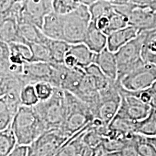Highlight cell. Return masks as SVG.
Instances as JSON below:
<instances>
[{
    "mask_svg": "<svg viewBox=\"0 0 156 156\" xmlns=\"http://www.w3.org/2000/svg\"><path fill=\"white\" fill-rule=\"evenodd\" d=\"M17 145L29 146L47 131L34 106H21L11 126Z\"/></svg>",
    "mask_w": 156,
    "mask_h": 156,
    "instance_id": "cell-1",
    "label": "cell"
},
{
    "mask_svg": "<svg viewBox=\"0 0 156 156\" xmlns=\"http://www.w3.org/2000/svg\"><path fill=\"white\" fill-rule=\"evenodd\" d=\"M65 92V118L60 129L69 137L83 129L95 119L88 105L67 91Z\"/></svg>",
    "mask_w": 156,
    "mask_h": 156,
    "instance_id": "cell-2",
    "label": "cell"
},
{
    "mask_svg": "<svg viewBox=\"0 0 156 156\" xmlns=\"http://www.w3.org/2000/svg\"><path fill=\"white\" fill-rule=\"evenodd\" d=\"M64 16L63 41L69 44H82L84 41L91 15L89 7L80 5L75 10Z\"/></svg>",
    "mask_w": 156,
    "mask_h": 156,
    "instance_id": "cell-3",
    "label": "cell"
},
{
    "mask_svg": "<svg viewBox=\"0 0 156 156\" xmlns=\"http://www.w3.org/2000/svg\"><path fill=\"white\" fill-rule=\"evenodd\" d=\"M34 108L46 129H60L65 118V92L55 87L54 94L49 99L40 101Z\"/></svg>",
    "mask_w": 156,
    "mask_h": 156,
    "instance_id": "cell-4",
    "label": "cell"
},
{
    "mask_svg": "<svg viewBox=\"0 0 156 156\" xmlns=\"http://www.w3.org/2000/svg\"><path fill=\"white\" fill-rule=\"evenodd\" d=\"M142 41L143 35L140 32L137 37L115 53L118 65V77L116 81H119L127 74L145 64L142 58Z\"/></svg>",
    "mask_w": 156,
    "mask_h": 156,
    "instance_id": "cell-5",
    "label": "cell"
},
{
    "mask_svg": "<svg viewBox=\"0 0 156 156\" xmlns=\"http://www.w3.org/2000/svg\"><path fill=\"white\" fill-rule=\"evenodd\" d=\"M100 99L92 110L95 119L98 120L105 126H108L116 116L120 108L122 97L119 83L115 81L106 89L99 92Z\"/></svg>",
    "mask_w": 156,
    "mask_h": 156,
    "instance_id": "cell-6",
    "label": "cell"
},
{
    "mask_svg": "<svg viewBox=\"0 0 156 156\" xmlns=\"http://www.w3.org/2000/svg\"><path fill=\"white\" fill-rule=\"evenodd\" d=\"M116 7L127 18L129 25L140 32L156 28V7L136 5L131 2Z\"/></svg>",
    "mask_w": 156,
    "mask_h": 156,
    "instance_id": "cell-7",
    "label": "cell"
},
{
    "mask_svg": "<svg viewBox=\"0 0 156 156\" xmlns=\"http://www.w3.org/2000/svg\"><path fill=\"white\" fill-rule=\"evenodd\" d=\"M70 138L61 129L47 130L28 146V156H54Z\"/></svg>",
    "mask_w": 156,
    "mask_h": 156,
    "instance_id": "cell-8",
    "label": "cell"
},
{
    "mask_svg": "<svg viewBox=\"0 0 156 156\" xmlns=\"http://www.w3.org/2000/svg\"><path fill=\"white\" fill-rule=\"evenodd\" d=\"M129 91H140L150 88L156 82V67L145 63L116 81Z\"/></svg>",
    "mask_w": 156,
    "mask_h": 156,
    "instance_id": "cell-9",
    "label": "cell"
},
{
    "mask_svg": "<svg viewBox=\"0 0 156 156\" xmlns=\"http://www.w3.org/2000/svg\"><path fill=\"white\" fill-rule=\"evenodd\" d=\"M119 92L122 101L117 115L134 122H139L147 116L152 108L149 105L143 103L129 91L123 88L120 84Z\"/></svg>",
    "mask_w": 156,
    "mask_h": 156,
    "instance_id": "cell-10",
    "label": "cell"
},
{
    "mask_svg": "<svg viewBox=\"0 0 156 156\" xmlns=\"http://www.w3.org/2000/svg\"><path fill=\"white\" fill-rule=\"evenodd\" d=\"M53 12V0H25L19 25L30 23L41 30L45 17Z\"/></svg>",
    "mask_w": 156,
    "mask_h": 156,
    "instance_id": "cell-11",
    "label": "cell"
},
{
    "mask_svg": "<svg viewBox=\"0 0 156 156\" xmlns=\"http://www.w3.org/2000/svg\"><path fill=\"white\" fill-rule=\"evenodd\" d=\"M95 53L83 43L70 46L64 58V64L68 68H80L85 69L94 63Z\"/></svg>",
    "mask_w": 156,
    "mask_h": 156,
    "instance_id": "cell-12",
    "label": "cell"
},
{
    "mask_svg": "<svg viewBox=\"0 0 156 156\" xmlns=\"http://www.w3.org/2000/svg\"><path fill=\"white\" fill-rule=\"evenodd\" d=\"M54 73V66L46 62H30L23 66V77L25 83L35 84L46 82L51 84Z\"/></svg>",
    "mask_w": 156,
    "mask_h": 156,
    "instance_id": "cell-13",
    "label": "cell"
},
{
    "mask_svg": "<svg viewBox=\"0 0 156 156\" xmlns=\"http://www.w3.org/2000/svg\"><path fill=\"white\" fill-rule=\"evenodd\" d=\"M140 31L131 25L114 31L108 36L107 48L109 51L116 53L121 48L131 41L140 34Z\"/></svg>",
    "mask_w": 156,
    "mask_h": 156,
    "instance_id": "cell-14",
    "label": "cell"
},
{
    "mask_svg": "<svg viewBox=\"0 0 156 156\" xmlns=\"http://www.w3.org/2000/svg\"><path fill=\"white\" fill-rule=\"evenodd\" d=\"M101 71L112 80L116 81L118 77V65L115 53L106 48L100 53L95 54L94 63Z\"/></svg>",
    "mask_w": 156,
    "mask_h": 156,
    "instance_id": "cell-15",
    "label": "cell"
},
{
    "mask_svg": "<svg viewBox=\"0 0 156 156\" xmlns=\"http://www.w3.org/2000/svg\"><path fill=\"white\" fill-rule=\"evenodd\" d=\"M63 15L57 14L53 12L45 17L41 30L48 38L63 41Z\"/></svg>",
    "mask_w": 156,
    "mask_h": 156,
    "instance_id": "cell-16",
    "label": "cell"
},
{
    "mask_svg": "<svg viewBox=\"0 0 156 156\" xmlns=\"http://www.w3.org/2000/svg\"><path fill=\"white\" fill-rule=\"evenodd\" d=\"M0 41L7 44H24L20 33L19 24L16 20L11 17L0 19Z\"/></svg>",
    "mask_w": 156,
    "mask_h": 156,
    "instance_id": "cell-17",
    "label": "cell"
},
{
    "mask_svg": "<svg viewBox=\"0 0 156 156\" xmlns=\"http://www.w3.org/2000/svg\"><path fill=\"white\" fill-rule=\"evenodd\" d=\"M107 42L108 36L99 30L93 22L90 23L83 44L93 52L98 54L107 47Z\"/></svg>",
    "mask_w": 156,
    "mask_h": 156,
    "instance_id": "cell-18",
    "label": "cell"
},
{
    "mask_svg": "<svg viewBox=\"0 0 156 156\" xmlns=\"http://www.w3.org/2000/svg\"><path fill=\"white\" fill-rule=\"evenodd\" d=\"M143 35L142 58L145 63L156 67V28L142 31Z\"/></svg>",
    "mask_w": 156,
    "mask_h": 156,
    "instance_id": "cell-19",
    "label": "cell"
},
{
    "mask_svg": "<svg viewBox=\"0 0 156 156\" xmlns=\"http://www.w3.org/2000/svg\"><path fill=\"white\" fill-rule=\"evenodd\" d=\"M92 122L68 140L54 156H79L84 145L83 135L84 132L90 126Z\"/></svg>",
    "mask_w": 156,
    "mask_h": 156,
    "instance_id": "cell-20",
    "label": "cell"
},
{
    "mask_svg": "<svg viewBox=\"0 0 156 156\" xmlns=\"http://www.w3.org/2000/svg\"><path fill=\"white\" fill-rule=\"evenodd\" d=\"M10 57L9 60L12 64L23 66L32 62L33 53L28 45L21 43L9 44Z\"/></svg>",
    "mask_w": 156,
    "mask_h": 156,
    "instance_id": "cell-21",
    "label": "cell"
},
{
    "mask_svg": "<svg viewBox=\"0 0 156 156\" xmlns=\"http://www.w3.org/2000/svg\"><path fill=\"white\" fill-rule=\"evenodd\" d=\"M20 33L25 44H45L48 37L38 27L30 23H23L19 25Z\"/></svg>",
    "mask_w": 156,
    "mask_h": 156,
    "instance_id": "cell-22",
    "label": "cell"
},
{
    "mask_svg": "<svg viewBox=\"0 0 156 156\" xmlns=\"http://www.w3.org/2000/svg\"><path fill=\"white\" fill-rule=\"evenodd\" d=\"M45 44L49 48L51 56V64H64V58L69 51L71 44H69L64 41L54 40L48 38Z\"/></svg>",
    "mask_w": 156,
    "mask_h": 156,
    "instance_id": "cell-23",
    "label": "cell"
},
{
    "mask_svg": "<svg viewBox=\"0 0 156 156\" xmlns=\"http://www.w3.org/2000/svg\"><path fill=\"white\" fill-rule=\"evenodd\" d=\"M136 134L151 137L156 136V109L151 108V112L144 119L136 122Z\"/></svg>",
    "mask_w": 156,
    "mask_h": 156,
    "instance_id": "cell-24",
    "label": "cell"
},
{
    "mask_svg": "<svg viewBox=\"0 0 156 156\" xmlns=\"http://www.w3.org/2000/svg\"><path fill=\"white\" fill-rule=\"evenodd\" d=\"M135 126L136 122L116 114L114 119L109 124L108 129L117 133L129 135V134L136 133Z\"/></svg>",
    "mask_w": 156,
    "mask_h": 156,
    "instance_id": "cell-25",
    "label": "cell"
},
{
    "mask_svg": "<svg viewBox=\"0 0 156 156\" xmlns=\"http://www.w3.org/2000/svg\"><path fill=\"white\" fill-rule=\"evenodd\" d=\"M17 145V138L11 126L0 131V156H8Z\"/></svg>",
    "mask_w": 156,
    "mask_h": 156,
    "instance_id": "cell-26",
    "label": "cell"
},
{
    "mask_svg": "<svg viewBox=\"0 0 156 156\" xmlns=\"http://www.w3.org/2000/svg\"><path fill=\"white\" fill-rule=\"evenodd\" d=\"M134 147L139 156H156V149L145 136L136 134Z\"/></svg>",
    "mask_w": 156,
    "mask_h": 156,
    "instance_id": "cell-27",
    "label": "cell"
},
{
    "mask_svg": "<svg viewBox=\"0 0 156 156\" xmlns=\"http://www.w3.org/2000/svg\"><path fill=\"white\" fill-rule=\"evenodd\" d=\"M33 53V58L31 62H46L52 63L51 56L49 48L46 44H28Z\"/></svg>",
    "mask_w": 156,
    "mask_h": 156,
    "instance_id": "cell-28",
    "label": "cell"
},
{
    "mask_svg": "<svg viewBox=\"0 0 156 156\" xmlns=\"http://www.w3.org/2000/svg\"><path fill=\"white\" fill-rule=\"evenodd\" d=\"M20 101L22 106L34 107L40 102L35 88V85L28 84L23 87L20 92Z\"/></svg>",
    "mask_w": 156,
    "mask_h": 156,
    "instance_id": "cell-29",
    "label": "cell"
},
{
    "mask_svg": "<svg viewBox=\"0 0 156 156\" xmlns=\"http://www.w3.org/2000/svg\"><path fill=\"white\" fill-rule=\"evenodd\" d=\"M114 5L106 2L103 0H98L96 2L89 7L91 21L95 20L103 15H110L114 9Z\"/></svg>",
    "mask_w": 156,
    "mask_h": 156,
    "instance_id": "cell-30",
    "label": "cell"
},
{
    "mask_svg": "<svg viewBox=\"0 0 156 156\" xmlns=\"http://www.w3.org/2000/svg\"><path fill=\"white\" fill-rule=\"evenodd\" d=\"M80 5V0H53L54 12L59 15L72 12Z\"/></svg>",
    "mask_w": 156,
    "mask_h": 156,
    "instance_id": "cell-31",
    "label": "cell"
},
{
    "mask_svg": "<svg viewBox=\"0 0 156 156\" xmlns=\"http://www.w3.org/2000/svg\"><path fill=\"white\" fill-rule=\"evenodd\" d=\"M37 95L40 101H46L52 96L55 90V87L51 85L49 83L46 82H41L35 84Z\"/></svg>",
    "mask_w": 156,
    "mask_h": 156,
    "instance_id": "cell-32",
    "label": "cell"
},
{
    "mask_svg": "<svg viewBox=\"0 0 156 156\" xmlns=\"http://www.w3.org/2000/svg\"><path fill=\"white\" fill-rule=\"evenodd\" d=\"M15 3V0H0V19L5 18L8 15Z\"/></svg>",
    "mask_w": 156,
    "mask_h": 156,
    "instance_id": "cell-33",
    "label": "cell"
},
{
    "mask_svg": "<svg viewBox=\"0 0 156 156\" xmlns=\"http://www.w3.org/2000/svg\"><path fill=\"white\" fill-rule=\"evenodd\" d=\"M105 155L106 156H139L135 149H134V146H129V147H126L121 151L105 154Z\"/></svg>",
    "mask_w": 156,
    "mask_h": 156,
    "instance_id": "cell-34",
    "label": "cell"
},
{
    "mask_svg": "<svg viewBox=\"0 0 156 156\" xmlns=\"http://www.w3.org/2000/svg\"><path fill=\"white\" fill-rule=\"evenodd\" d=\"M28 146L17 145L8 156H28Z\"/></svg>",
    "mask_w": 156,
    "mask_h": 156,
    "instance_id": "cell-35",
    "label": "cell"
},
{
    "mask_svg": "<svg viewBox=\"0 0 156 156\" xmlns=\"http://www.w3.org/2000/svg\"><path fill=\"white\" fill-rule=\"evenodd\" d=\"M100 151L101 150L98 151V150L93 149V148L87 147L84 144L79 156H98Z\"/></svg>",
    "mask_w": 156,
    "mask_h": 156,
    "instance_id": "cell-36",
    "label": "cell"
},
{
    "mask_svg": "<svg viewBox=\"0 0 156 156\" xmlns=\"http://www.w3.org/2000/svg\"><path fill=\"white\" fill-rule=\"evenodd\" d=\"M130 2L136 5L156 7V0H131Z\"/></svg>",
    "mask_w": 156,
    "mask_h": 156,
    "instance_id": "cell-37",
    "label": "cell"
},
{
    "mask_svg": "<svg viewBox=\"0 0 156 156\" xmlns=\"http://www.w3.org/2000/svg\"><path fill=\"white\" fill-rule=\"evenodd\" d=\"M152 89V96H151V100L150 102V106L152 108H155L156 109V89L153 88V87H151Z\"/></svg>",
    "mask_w": 156,
    "mask_h": 156,
    "instance_id": "cell-38",
    "label": "cell"
},
{
    "mask_svg": "<svg viewBox=\"0 0 156 156\" xmlns=\"http://www.w3.org/2000/svg\"><path fill=\"white\" fill-rule=\"evenodd\" d=\"M103 1L106 2L110 3L114 5H124V4L129 2V0H103Z\"/></svg>",
    "mask_w": 156,
    "mask_h": 156,
    "instance_id": "cell-39",
    "label": "cell"
},
{
    "mask_svg": "<svg viewBox=\"0 0 156 156\" xmlns=\"http://www.w3.org/2000/svg\"><path fill=\"white\" fill-rule=\"evenodd\" d=\"M98 0H80V4L90 7V6L93 5L95 2H96Z\"/></svg>",
    "mask_w": 156,
    "mask_h": 156,
    "instance_id": "cell-40",
    "label": "cell"
},
{
    "mask_svg": "<svg viewBox=\"0 0 156 156\" xmlns=\"http://www.w3.org/2000/svg\"><path fill=\"white\" fill-rule=\"evenodd\" d=\"M147 137V136H146ZM148 141L151 142V144H153L154 147H155L156 149V136H151V137H147Z\"/></svg>",
    "mask_w": 156,
    "mask_h": 156,
    "instance_id": "cell-41",
    "label": "cell"
},
{
    "mask_svg": "<svg viewBox=\"0 0 156 156\" xmlns=\"http://www.w3.org/2000/svg\"><path fill=\"white\" fill-rule=\"evenodd\" d=\"M15 2H25V0H15Z\"/></svg>",
    "mask_w": 156,
    "mask_h": 156,
    "instance_id": "cell-42",
    "label": "cell"
},
{
    "mask_svg": "<svg viewBox=\"0 0 156 156\" xmlns=\"http://www.w3.org/2000/svg\"><path fill=\"white\" fill-rule=\"evenodd\" d=\"M103 151H101H101L99 152V153H98V156H102V155H103Z\"/></svg>",
    "mask_w": 156,
    "mask_h": 156,
    "instance_id": "cell-43",
    "label": "cell"
},
{
    "mask_svg": "<svg viewBox=\"0 0 156 156\" xmlns=\"http://www.w3.org/2000/svg\"><path fill=\"white\" fill-rule=\"evenodd\" d=\"M152 87H153V88H155V89H156V82H155V83H154V84H153V86H152Z\"/></svg>",
    "mask_w": 156,
    "mask_h": 156,
    "instance_id": "cell-44",
    "label": "cell"
},
{
    "mask_svg": "<svg viewBox=\"0 0 156 156\" xmlns=\"http://www.w3.org/2000/svg\"><path fill=\"white\" fill-rule=\"evenodd\" d=\"M130 1H131V0H129V2H130Z\"/></svg>",
    "mask_w": 156,
    "mask_h": 156,
    "instance_id": "cell-45",
    "label": "cell"
}]
</instances>
